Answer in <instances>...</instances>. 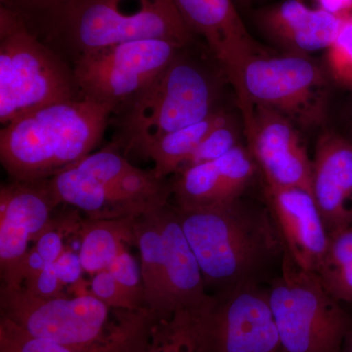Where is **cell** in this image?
I'll return each mask as SVG.
<instances>
[{
	"label": "cell",
	"instance_id": "cell-1",
	"mask_svg": "<svg viewBox=\"0 0 352 352\" xmlns=\"http://www.w3.org/2000/svg\"><path fill=\"white\" fill-rule=\"evenodd\" d=\"M113 115L78 97L36 109L0 131V161L12 182L50 179L94 153Z\"/></svg>",
	"mask_w": 352,
	"mask_h": 352
},
{
	"label": "cell",
	"instance_id": "cell-2",
	"mask_svg": "<svg viewBox=\"0 0 352 352\" xmlns=\"http://www.w3.org/2000/svg\"><path fill=\"white\" fill-rule=\"evenodd\" d=\"M175 208L206 287L215 293L256 281L265 266L284 254L268 210L245 207L240 200L219 207Z\"/></svg>",
	"mask_w": 352,
	"mask_h": 352
},
{
	"label": "cell",
	"instance_id": "cell-3",
	"mask_svg": "<svg viewBox=\"0 0 352 352\" xmlns=\"http://www.w3.org/2000/svg\"><path fill=\"white\" fill-rule=\"evenodd\" d=\"M1 316L25 333L76 352H122L138 321V311L111 310L92 295L41 298L23 286L2 285Z\"/></svg>",
	"mask_w": 352,
	"mask_h": 352
},
{
	"label": "cell",
	"instance_id": "cell-4",
	"mask_svg": "<svg viewBox=\"0 0 352 352\" xmlns=\"http://www.w3.org/2000/svg\"><path fill=\"white\" fill-rule=\"evenodd\" d=\"M195 36L173 0H76L44 41L72 64L85 53L127 41L188 45Z\"/></svg>",
	"mask_w": 352,
	"mask_h": 352
},
{
	"label": "cell",
	"instance_id": "cell-5",
	"mask_svg": "<svg viewBox=\"0 0 352 352\" xmlns=\"http://www.w3.org/2000/svg\"><path fill=\"white\" fill-rule=\"evenodd\" d=\"M189 45V44H188ZM183 46L147 87L115 113L126 152L140 153L164 134L192 126L217 113V82L210 69Z\"/></svg>",
	"mask_w": 352,
	"mask_h": 352
},
{
	"label": "cell",
	"instance_id": "cell-6",
	"mask_svg": "<svg viewBox=\"0 0 352 352\" xmlns=\"http://www.w3.org/2000/svg\"><path fill=\"white\" fill-rule=\"evenodd\" d=\"M71 62L0 7V124L78 98Z\"/></svg>",
	"mask_w": 352,
	"mask_h": 352
},
{
	"label": "cell",
	"instance_id": "cell-7",
	"mask_svg": "<svg viewBox=\"0 0 352 352\" xmlns=\"http://www.w3.org/2000/svg\"><path fill=\"white\" fill-rule=\"evenodd\" d=\"M268 298L283 352H337L352 327V314L316 273L300 270L285 252Z\"/></svg>",
	"mask_w": 352,
	"mask_h": 352
},
{
	"label": "cell",
	"instance_id": "cell-8",
	"mask_svg": "<svg viewBox=\"0 0 352 352\" xmlns=\"http://www.w3.org/2000/svg\"><path fill=\"white\" fill-rule=\"evenodd\" d=\"M184 314L195 352H283L268 289L258 281L210 295Z\"/></svg>",
	"mask_w": 352,
	"mask_h": 352
},
{
	"label": "cell",
	"instance_id": "cell-9",
	"mask_svg": "<svg viewBox=\"0 0 352 352\" xmlns=\"http://www.w3.org/2000/svg\"><path fill=\"white\" fill-rule=\"evenodd\" d=\"M183 46L164 39H140L85 53L72 61L78 97L112 109L138 96Z\"/></svg>",
	"mask_w": 352,
	"mask_h": 352
},
{
	"label": "cell",
	"instance_id": "cell-10",
	"mask_svg": "<svg viewBox=\"0 0 352 352\" xmlns=\"http://www.w3.org/2000/svg\"><path fill=\"white\" fill-rule=\"evenodd\" d=\"M248 98L303 126L325 119L328 82L323 71L302 54L254 58L243 75Z\"/></svg>",
	"mask_w": 352,
	"mask_h": 352
},
{
	"label": "cell",
	"instance_id": "cell-11",
	"mask_svg": "<svg viewBox=\"0 0 352 352\" xmlns=\"http://www.w3.org/2000/svg\"><path fill=\"white\" fill-rule=\"evenodd\" d=\"M183 20L201 36L236 91L245 124L252 119L254 104L245 91V66L265 50L243 22L233 0H173Z\"/></svg>",
	"mask_w": 352,
	"mask_h": 352
},
{
	"label": "cell",
	"instance_id": "cell-12",
	"mask_svg": "<svg viewBox=\"0 0 352 352\" xmlns=\"http://www.w3.org/2000/svg\"><path fill=\"white\" fill-rule=\"evenodd\" d=\"M59 205L48 180L12 182L0 189V268L2 285L22 286V265L29 244L51 227Z\"/></svg>",
	"mask_w": 352,
	"mask_h": 352
},
{
	"label": "cell",
	"instance_id": "cell-13",
	"mask_svg": "<svg viewBox=\"0 0 352 352\" xmlns=\"http://www.w3.org/2000/svg\"><path fill=\"white\" fill-rule=\"evenodd\" d=\"M245 129L249 151L266 184L296 187L312 194V159L291 120L254 103L251 122Z\"/></svg>",
	"mask_w": 352,
	"mask_h": 352
},
{
	"label": "cell",
	"instance_id": "cell-14",
	"mask_svg": "<svg viewBox=\"0 0 352 352\" xmlns=\"http://www.w3.org/2000/svg\"><path fill=\"white\" fill-rule=\"evenodd\" d=\"M268 210L285 254L300 270L315 272L329 244V234L314 196L296 187L266 184Z\"/></svg>",
	"mask_w": 352,
	"mask_h": 352
},
{
	"label": "cell",
	"instance_id": "cell-15",
	"mask_svg": "<svg viewBox=\"0 0 352 352\" xmlns=\"http://www.w3.org/2000/svg\"><path fill=\"white\" fill-rule=\"evenodd\" d=\"M251 152L241 145L214 160L187 166L170 180L177 208H208L240 200L256 173Z\"/></svg>",
	"mask_w": 352,
	"mask_h": 352
},
{
	"label": "cell",
	"instance_id": "cell-16",
	"mask_svg": "<svg viewBox=\"0 0 352 352\" xmlns=\"http://www.w3.org/2000/svg\"><path fill=\"white\" fill-rule=\"evenodd\" d=\"M312 196L329 234L352 226V140L322 134L312 159Z\"/></svg>",
	"mask_w": 352,
	"mask_h": 352
},
{
	"label": "cell",
	"instance_id": "cell-17",
	"mask_svg": "<svg viewBox=\"0 0 352 352\" xmlns=\"http://www.w3.org/2000/svg\"><path fill=\"white\" fill-rule=\"evenodd\" d=\"M156 215L163 237L166 315L170 320L175 314L201 307L210 295L175 206L166 204L157 208Z\"/></svg>",
	"mask_w": 352,
	"mask_h": 352
},
{
	"label": "cell",
	"instance_id": "cell-18",
	"mask_svg": "<svg viewBox=\"0 0 352 352\" xmlns=\"http://www.w3.org/2000/svg\"><path fill=\"white\" fill-rule=\"evenodd\" d=\"M346 17L309 7L303 0H285L264 10L259 22L271 38L296 54H302L328 50Z\"/></svg>",
	"mask_w": 352,
	"mask_h": 352
},
{
	"label": "cell",
	"instance_id": "cell-19",
	"mask_svg": "<svg viewBox=\"0 0 352 352\" xmlns=\"http://www.w3.org/2000/svg\"><path fill=\"white\" fill-rule=\"evenodd\" d=\"M156 210L134 219L133 244L140 252L145 310L155 321L164 322L168 320L164 288V254Z\"/></svg>",
	"mask_w": 352,
	"mask_h": 352
},
{
	"label": "cell",
	"instance_id": "cell-20",
	"mask_svg": "<svg viewBox=\"0 0 352 352\" xmlns=\"http://www.w3.org/2000/svg\"><path fill=\"white\" fill-rule=\"evenodd\" d=\"M227 119L226 113L217 111L200 122L164 134L139 154L154 163L152 170L157 177L168 179L188 164L208 134Z\"/></svg>",
	"mask_w": 352,
	"mask_h": 352
},
{
	"label": "cell",
	"instance_id": "cell-21",
	"mask_svg": "<svg viewBox=\"0 0 352 352\" xmlns=\"http://www.w3.org/2000/svg\"><path fill=\"white\" fill-rule=\"evenodd\" d=\"M134 219H88L82 223L80 254L83 270L96 274L108 270L126 244H133Z\"/></svg>",
	"mask_w": 352,
	"mask_h": 352
},
{
	"label": "cell",
	"instance_id": "cell-22",
	"mask_svg": "<svg viewBox=\"0 0 352 352\" xmlns=\"http://www.w3.org/2000/svg\"><path fill=\"white\" fill-rule=\"evenodd\" d=\"M122 352H195L184 314L156 322L146 312Z\"/></svg>",
	"mask_w": 352,
	"mask_h": 352
},
{
	"label": "cell",
	"instance_id": "cell-23",
	"mask_svg": "<svg viewBox=\"0 0 352 352\" xmlns=\"http://www.w3.org/2000/svg\"><path fill=\"white\" fill-rule=\"evenodd\" d=\"M315 273L335 300L352 303V226L330 234L327 250Z\"/></svg>",
	"mask_w": 352,
	"mask_h": 352
},
{
	"label": "cell",
	"instance_id": "cell-24",
	"mask_svg": "<svg viewBox=\"0 0 352 352\" xmlns=\"http://www.w3.org/2000/svg\"><path fill=\"white\" fill-rule=\"evenodd\" d=\"M76 0H1L32 31L45 39Z\"/></svg>",
	"mask_w": 352,
	"mask_h": 352
},
{
	"label": "cell",
	"instance_id": "cell-25",
	"mask_svg": "<svg viewBox=\"0 0 352 352\" xmlns=\"http://www.w3.org/2000/svg\"><path fill=\"white\" fill-rule=\"evenodd\" d=\"M0 352H76L50 340L25 333L6 317L0 318Z\"/></svg>",
	"mask_w": 352,
	"mask_h": 352
},
{
	"label": "cell",
	"instance_id": "cell-26",
	"mask_svg": "<svg viewBox=\"0 0 352 352\" xmlns=\"http://www.w3.org/2000/svg\"><path fill=\"white\" fill-rule=\"evenodd\" d=\"M327 51L331 75L338 82L352 87V13L346 16L335 43Z\"/></svg>",
	"mask_w": 352,
	"mask_h": 352
},
{
	"label": "cell",
	"instance_id": "cell-27",
	"mask_svg": "<svg viewBox=\"0 0 352 352\" xmlns=\"http://www.w3.org/2000/svg\"><path fill=\"white\" fill-rule=\"evenodd\" d=\"M108 270L112 273L120 288L138 305L141 309L144 308V286H143L141 267L138 261L127 251L126 247L120 251L113 259Z\"/></svg>",
	"mask_w": 352,
	"mask_h": 352
},
{
	"label": "cell",
	"instance_id": "cell-28",
	"mask_svg": "<svg viewBox=\"0 0 352 352\" xmlns=\"http://www.w3.org/2000/svg\"><path fill=\"white\" fill-rule=\"evenodd\" d=\"M237 145H239L237 141V133L227 119L226 122L220 124L208 134L200 147L197 149L195 154L190 159L188 164L183 168L194 164L214 161L231 151Z\"/></svg>",
	"mask_w": 352,
	"mask_h": 352
},
{
	"label": "cell",
	"instance_id": "cell-29",
	"mask_svg": "<svg viewBox=\"0 0 352 352\" xmlns=\"http://www.w3.org/2000/svg\"><path fill=\"white\" fill-rule=\"evenodd\" d=\"M92 295L96 296L109 307L116 310L138 311L141 308L126 295L116 281L112 273L108 270H102L94 274L90 285Z\"/></svg>",
	"mask_w": 352,
	"mask_h": 352
},
{
	"label": "cell",
	"instance_id": "cell-30",
	"mask_svg": "<svg viewBox=\"0 0 352 352\" xmlns=\"http://www.w3.org/2000/svg\"><path fill=\"white\" fill-rule=\"evenodd\" d=\"M22 286L32 295L41 298H52L63 296V285L58 278L53 263H46L41 272L36 276L25 280Z\"/></svg>",
	"mask_w": 352,
	"mask_h": 352
},
{
	"label": "cell",
	"instance_id": "cell-31",
	"mask_svg": "<svg viewBox=\"0 0 352 352\" xmlns=\"http://www.w3.org/2000/svg\"><path fill=\"white\" fill-rule=\"evenodd\" d=\"M55 270L62 285H75L82 279L83 271L80 254L72 251H64L55 261Z\"/></svg>",
	"mask_w": 352,
	"mask_h": 352
},
{
	"label": "cell",
	"instance_id": "cell-32",
	"mask_svg": "<svg viewBox=\"0 0 352 352\" xmlns=\"http://www.w3.org/2000/svg\"><path fill=\"white\" fill-rule=\"evenodd\" d=\"M34 248L46 263H54L64 252L61 234L53 230L52 228L45 231L36 241Z\"/></svg>",
	"mask_w": 352,
	"mask_h": 352
},
{
	"label": "cell",
	"instance_id": "cell-33",
	"mask_svg": "<svg viewBox=\"0 0 352 352\" xmlns=\"http://www.w3.org/2000/svg\"><path fill=\"white\" fill-rule=\"evenodd\" d=\"M45 261L41 258L36 248L34 247L30 249L22 265L23 284H24L25 280L36 276L38 273L41 272L43 270L44 266H45Z\"/></svg>",
	"mask_w": 352,
	"mask_h": 352
},
{
	"label": "cell",
	"instance_id": "cell-34",
	"mask_svg": "<svg viewBox=\"0 0 352 352\" xmlns=\"http://www.w3.org/2000/svg\"><path fill=\"white\" fill-rule=\"evenodd\" d=\"M316 7L333 14L346 17L352 13V0H314Z\"/></svg>",
	"mask_w": 352,
	"mask_h": 352
},
{
	"label": "cell",
	"instance_id": "cell-35",
	"mask_svg": "<svg viewBox=\"0 0 352 352\" xmlns=\"http://www.w3.org/2000/svg\"><path fill=\"white\" fill-rule=\"evenodd\" d=\"M337 352H352V327L347 332Z\"/></svg>",
	"mask_w": 352,
	"mask_h": 352
}]
</instances>
